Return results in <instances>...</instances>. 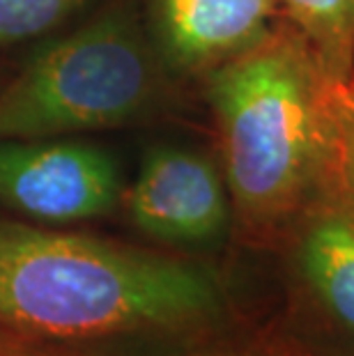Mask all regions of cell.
<instances>
[{
    "label": "cell",
    "mask_w": 354,
    "mask_h": 356,
    "mask_svg": "<svg viewBox=\"0 0 354 356\" xmlns=\"http://www.w3.org/2000/svg\"><path fill=\"white\" fill-rule=\"evenodd\" d=\"M212 271L143 248L0 218V329L97 340L184 331L216 320Z\"/></svg>",
    "instance_id": "6da1fadb"
},
{
    "label": "cell",
    "mask_w": 354,
    "mask_h": 356,
    "mask_svg": "<svg viewBox=\"0 0 354 356\" xmlns=\"http://www.w3.org/2000/svg\"><path fill=\"white\" fill-rule=\"evenodd\" d=\"M202 81L232 214L244 237L262 244L325 198L329 81L306 37L283 17Z\"/></svg>",
    "instance_id": "7a4b0ae2"
},
{
    "label": "cell",
    "mask_w": 354,
    "mask_h": 356,
    "mask_svg": "<svg viewBox=\"0 0 354 356\" xmlns=\"http://www.w3.org/2000/svg\"><path fill=\"white\" fill-rule=\"evenodd\" d=\"M177 76L131 0L49 42L0 90V138H60L136 122L172 99Z\"/></svg>",
    "instance_id": "3957f363"
},
{
    "label": "cell",
    "mask_w": 354,
    "mask_h": 356,
    "mask_svg": "<svg viewBox=\"0 0 354 356\" xmlns=\"http://www.w3.org/2000/svg\"><path fill=\"white\" fill-rule=\"evenodd\" d=\"M122 200L106 149L70 138H0V202L47 223L108 214Z\"/></svg>",
    "instance_id": "277c9868"
},
{
    "label": "cell",
    "mask_w": 354,
    "mask_h": 356,
    "mask_svg": "<svg viewBox=\"0 0 354 356\" xmlns=\"http://www.w3.org/2000/svg\"><path fill=\"white\" fill-rule=\"evenodd\" d=\"M124 207L143 234L166 244H209L225 232L232 211L223 170L205 154L170 145L143 156Z\"/></svg>",
    "instance_id": "5b68a950"
},
{
    "label": "cell",
    "mask_w": 354,
    "mask_h": 356,
    "mask_svg": "<svg viewBox=\"0 0 354 356\" xmlns=\"http://www.w3.org/2000/svg\"><path fill=\"white\" fill-rule=\"evenodd\" d=\"M278 17V0H150L147 30L177 79H205L255 47Z\"/></svg>",
    "instance_id": "8992f818"
},
{
    "label": "cell",
    "mask_w": 354,
    "mask_h": 356,
    "mask_svg": "<svg viewBox=\"0 0 354 356\" xmlns=\"http://www.w3.org/2000/svg\"><path fill=\"white\" fill-rule=\"evenodd\" d=\"M297 264L320 304L354 331V211L318 202L299 221Z\"/></svg>",
    "instance_id": "52a82bcc"
},
{
    "label": "cell",
    "mask_w": 354,
    "mask_h": 356,
    "mask_svg": "<svg viewBox=\"0 0 354 356\" xmlns=\"http://www.w3.org/2000/svg\"><path fill=\"white\" fill-rule=\"evenodd\" d=\"M278 10L311 44L327 81L354 76V0H278Z\"/></svg>",
    "instance_id": "ba28073f"
},
{
    "label": "cell",
    "mask_w": 354,
    "mask_h": 356,
    "mask_svg": "<svg viewBox=\"0 0 354 356\" xmlns=\"http://www.w3.org/2000/svg\"><path fill=\"white\" fill-rule=\"evenodd\" d=\"M329 168L322 202H334L354 211V76L329 81Z\"/></svg>",
    "instance_id": "9c48e42d"
},
{
    "label": "cell",
    "mask_w": 354,
    "mask_h": 356,
    "mask_svg": "<svg viewBox=\"0 0 354 356\" xmlns=\"http://www.w3.org/2000/svg\"><path fill=\"white\" fill-rule=\"evenodd\" d=\"M104 0H0V49L56 33Z\"/></svg>",
    "instance_id": "30bf717a"
}]
</instances>
